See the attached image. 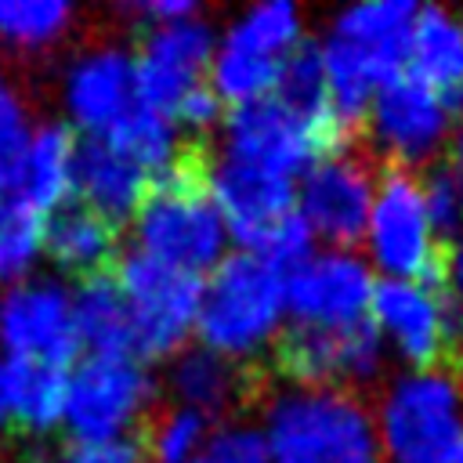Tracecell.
Here are the masks:
<instances>
[{"instance_id": "83f0119b", "label": "cell", "mask_w": 463, "mask_h": 463, "mask_svg": "<svg viewBox=\"0 0 463 463\" xmlns=\"http://www.w3.org/2000/svg\"><path fill=\"white\" fill-rule=\"evenodd\" d=\"M76 11L65 0H0V47L47 54L72 33Z\"/></svg>"}, {"instance_id": "7402d4cb", "label": "cell", "mask_w": 463, "mask_h": 463, "mask_svg": "<svg viewBox=\"0 0 463 463\" xmlns=\"http://www.w3.org/2000/svg\"><path fill=\"white\" fill-rule=\"evenodd\" d=\"M43 253L54 268L76 275L80 282L90 275H105L119 257V228L94 210L80 206L76 199L47 217L43 228Z\"/></svg>"}, {"instance_id": "8fae6325", "label": "cell", "mask_w": 463, "mask_h": 463, "mask_svg": "<svg viewBox=\"0 0 463 463\" xmlns=\"http://www.w3.org/2000/svg\"><path fill=\"white\" fill-rule=\"evenodd\" d=\"M0 347L7 362H47L72 369L80 358L72 289L43 275L11 282L0 293Z\"/></svg>"}, {"instance_id": "ffe728a7", "label": "cell", "mask_w": 463, "mask_h": 463, "mask_svg": "<svg viewBox=\"0 0 463 463\" xmlns=\"http://www.w3.org/2000/svg\"><path fill=\"white\" fill-rule=\"evenodd\" d=\"M405 72L427 83L449 105L452 119H463V14L423 4L409 33Z\"/></svg>"}, {"instance_id": "74e56055", "label": "cell", "mask_w": 463, "mask_h": 463, "mask_svg": "<svg viewBox=\"0 0 463 463\" xmlns=\"http://www.w3.org/2000/svg\"><path fill=\"white\" fill-rule=\"evenodd\" d=\"M445 163H449L452 170H459V174H463V119H456V127H452V134H449Z\"/></svg>"}, {"instance_id": "4316f807", "label": "cell", "mask_w": 463, "mask_h": 463, "mask_svg": "<svg viewBox=\"0 0 463 463\" xmlns=\"http://www.w3.org/2000/svg\"><path fill=\"white\" fill-rule=\"evenodd\" d=\"M177 123L170 119V116H163V112H156V109H148V105H141V101H134L127 112H123V119L101 137L109 148H116L123 159H130L141 174H148L152 181L156 177H163L188 148H181V141H177Z\"/></svg>"}, {"instance_id": "f546056e", "label": "cell", "mask_w": 463, "mask_h": 463, "mask_svg": "<svg viewBox=\"0 0 463 463\" xmlns=\"http://www.w3.org/2000/svg\"><path fill=\"white\" fill-rule=\"evenodd\" d=\"M217 423H210L203 412L184 405H156V412L145 420L137 441L145 452V463H192L203 445L210 441Z\"/></svg>"}, {"instance_id": "8d00e7d4", "label": "cell", "mask_w": 463, "mask_h": 463, "mask_svg": "<svg viewBox=\"0 0 463 463\" xmlns=\"http://www.w3.org/2000/svg\"><path fill=\"white\" fill-rule=\"evenodd\" d=\"M441 293L463 307V239L441 242Z\"/></svg>"}, {"instance_id": "603a6c76", "label": "cell", "mask_w": 463, "mask_h": 463, "mask_svg": "<svg viewBox=\"0 0 463 463\" xmlns=\"http://www.w3.org/2000/svg\"><path fill=\"white\" fill-rule=\"evenodd\" d=\"M76 148L80 137L69 123H36L22 159V192L43 217L76 199Z\"/></svg>"}, {"instance_id": "ab89813d", "label": "cell", "mask_w": 463, "mask_h": 463, "mask_svg": "<svg viewBox=\"0 0 463 463\" xmlns=\"http://www.w3.org/2000/svg\"><path fill=\"white\" fill-rule=\"evenodd\" d=\"M456 463H463V441H459V452H456Z\"/></svg>"}, {"instance_id": "f35d334b", "label": "cell", "mask_w": 463, "mask_h": 463, "mask_svg": "<svg viewBox=\"0 0 463 463\" xmlns=\"http://www.w3.org/2000/svg\"><path fill=\"white\" fill-rule=\"evenodd\" d=\"M11 427V394H7V362L0 358V434Z\"/></svg>"}, {"instance_id": "d590c367", "label": "cell", "mask_w": 463, "mask_h": 463, "mask_svg": "<svg viewBox=\"0 0 463 463\" xmlns=\"http://www.w3.org/2000/svg\"><path fill=\"white\" fill-rule=\"evenodd\" d=\"M58 463H145V452L137 438H123L109 445H72L58 456Z\"/></svg>"}, {"instance_id": "d6a6232c", "label": "cell", "mask_w": 463, "mask_h": 463, "mask_svg": "<svg viewBox=\"0 0 463 463\" xmlns=\"http://www.w3.org/2000/svg\"><path fill=\"white\" fill-rule=\"evenodd\" d=\"M192 463H271L264 434L250 423H224L210 434L203 452Z\"/></svg>"}, {"instance_id": "3957f363", "label": "cell", "mask_w": 463, "mask_h": 463, "mask_svg": "<svg viewBox=\"0 0 463 463\" xmlns=\"http://www.w3.org/2000/svg\"><path fill=\"white\" fill-rule=\"evenodd\" d=\"M286 275L253 253H228L203 282V307L195 322L199 347L250 365L282 333Z\"/></svg>"}, {"instance_id": "6da1fadb", "label": "cell", "mask_w": 463, "mask_h": 463, "mask_svg": "<svg viewBox=\"0 0 463 463\" xmlns=\"http://www.w3.org/2000/svg\"><path fill=\"white\" fill-rule=\"evenodd\" d=\"M257 405L271 463H383L376 416L354 391L264 383Z\"/></svg>"}, {"instance_id": "30bf717a", "label": "cell", "mask_w": 463, "mask_h": 463, "mask_svg": "<svg viewBox=\"0 0 463 463\" xmlns=\"http://www.w3.org/2000/svg\"><path fill=\"white\" fill-rule=\"evenodd\" d=\"M452 127L456 119L449 105L416 76L398 72L376 87L362 134L373 141V152L387 159V166L416 170L434 163L441 145H449Z\"/></svg>"}, {"instance_id": "d4e9b609", "label": "cell", "mask_w": 463, "mask_h": 463, "mask_svg": "<svg viewBox=\"0 0 463 463\" xmlns=\"http://www.w3.org/2000/svg\"><path fill=\"white\" fill-rule=\"evenodd\" d=\"M416 4L409 0H376V4H358L336 14L329 36L347 40L373 54L391 76L405 72V51H409V33L416 22Z\"/></svg>"}, {"instance_id": "f1b7e54d", "label": "cell", "mask_w": 463, "mask_h": 463, "mask_svg": "<svg viewBox=\"0 0 463 463\" xmlns=\"http://www.w3.org/2000/svg\"><path fill=\"white\" fill-rule=\"evenodd\" d=\"M47 217L25 199L22 188L0 192V282H22L33 275V264L43 253Z\"/></svg>"}, {"instance_id": "484cf974", "label": "cell", "mask_w": 463, "mask_h": 463, "mask_svg": "<svg viewBox=\"0 0 463 463\" xmlns=\"http://www.w3.org/2000/svg\"><path fill=\"white\" fill-rule=\"evenodd\" d=\"M7 362V358H4ZM69 376L65 365L47 362H7V394H11V423L25 434H51L65 420L69 402Z\"/></svg>"}, {"instance_id": "ac0fdd59", "label": "cell", "mask_w": 463, "mask_h": 463, "mask_svg": "<svg viewBox=\"0 0 463 463\" xmlns=\"http://www.w3.org/2000/svg\"><path fill=\"white\" fill-rule=\"evenodd\" d=\"M134 101V58L127 47L90 43L69 58L61 72V105L69 127L83 137H105Z\"/></svg>"}, {"instance_id": "cb8c5ba5", "label": "cell", "mask_w": 463, "mask_h": 463, "mask_svg": "<svg viewBox=\"0 0 463 463\" xmlns=\"http://www.w3.org/2000/svg\"><path fill=\"white\" fill-rule=\"evenodd\" d=\"M72 326L80 351L98 358H134V329L112 271L90 275L72 289Z\"/></svg>"}, {"instance_id": "2e32d148", "label": "cell", "mask_w": 463, "mask_h": 463, "mask_svg": "<svg viewBox=\"0 0 463 463\" xmlns=\"http://www.w3.org/2000/svg\"><path fill=\"white\" fill-rule=\"evenodd\" d=\"M373 322L412 369H441L452 362L456 304L423 282L383 279L373 289Z\"/></svg>"}, {"instance_id": "1f68e13d", "label": "cell", "mask_w": 463, "mask_h": 463, "mask_svg": "<svg viewBox=\"0 0 463 463\" xmlns=\"http://www.w3.org/2000/svg\"><path fill=\"white\" fill-rule=\"evenodd\" d=\"M423 195H427L434 235H441V242L463 239V174L452 170L445 159L430 163L423 177Z\"/></svg>"}, {"instance_id": "5b68a950", "label": "cell", "mask_w": 463, "mask_h": 463, "mask_svg": "<svg viewBox=\"0 0 463 463\" xmlns=\"http://www.w3.org/2000/svg\"><path fill=\"white\" fill-rule=\"evenodd\" d=\"M159 383L141 358H98L83 354L69 376L65 434L72 445L123 441L130 427H145L156 412Z\"/></svg>"}, {"instance_id": "277c9868", "label": "cell", "mask_w": 463, "mask_h": 463, "mask_svg": "<svg viewBox=\"0 0 463 463\" xmlns=\"http://www.w3.org/2000/svg\"><path fill=\"white\" fill-rule=\"evenodd\" d=\"M383 463H456L463 441V376L456 365L412 369L380 394Z\"/></svg>"}, {"instance_id": "7a4b0ae2", "label": "cell", "mask_w": 463, "mask_h": 463, "mask_svg": "<svg viewBox=\"0 0 463 463\" xmlns=\"http://www.w3.org/2000/svg\"><path fill=\"white\" fill-rule=\"evenodd\" d=\"M130 224L134 250L166 268L203 279V271L224 260L228 228L203 181V141L188 145V152L152 181Z\"/></svg>"}, {"instance_id": "ba28073f", "label": "cell", "mask_w": 463, "mask_h": 463, "mask_svg": "<svg viewBox=\"0 0 463 463\" xmlns=\"http://www.w3.org/2000/svg\"><path fill=\"white\" fill-rule=\"evenodd\" d=\"M387 365L383 333L373 318L351 326H289L271 347V373L297 387H340L362 394Z\"/></svg>"}, {"instance_id": "4fadbf2b", "label": "cell", "mask_w": 463, "mask_h": 463, "mask_svg": "<svg viewBox=\"0 0 463 463\" xmlns=\"http://www.w3.org/2000/svg\"><path fill=\"white\" fill-rule=\"evenodd\" d=\"M376 195V174L358 145L318 159L297 184V210L329 250H351L365 239Z\"/></svg>"}, {"instance_id": "44dd1931", "label": "cell", "mask_w": 463, "mask_h": 463, "mask_svg": "<svg viewBox=\"0 0 463 463\" xmlns=\"http://www.w3.org/2000/svg\"><path fill=\"white\" fill-rule=\"evenodd\" d=\"M152 177L141 174L130 159L109 148L101 137H83L76 148V203L112 221L116 228L134 221Z\"/></svg>"}, {"instance_id": "836d02e7", "label": "cell", "mask_w": 463, "mask_h": 463, "mask_svg": "<svg viewBox=\"0 0 463 463\" xmlns=\"http://www.w3.org/2000/svg\"><path fill=\"white\" fill-rule=\"evenodd\" d=\"M174 123L192 130V134H210L217 123H224V101L217 98V90L210 83H199L192 87L177 109H174Z\"/></svg>"}, {"instance_id": "e0dca14e", "label": "cell", "mask_w": 463, "mask_h": 463, "mask_svg": "<svg viewBox=\"0 0 463 463\" xmlns=\"http://www.w3.org/2000/svg\"><path fill=\"white\" fill-rule=\"evenodd\" d=\"M373 268L354 250L311 253L286 275V311L297 326H351L373 304Z\"/></svg>"}, {"instance_id": "9a60e30c", "label": "cell", "mask_w": 463, "mask_h": 463, "mask_svg": "<svg viewBox=\"0 0 463 463\" xmlns=\"http://www.w3.org/2000/svg\"><path fill=\"white\" fill-rule=\"evenodd\" d=\"M217 54L213 29L195 14L145 29L134 54V94L141 105L174 119L177 101L203 83Z\"/></svg>"}, {"instance_id": "9c48e42d", "label": "cell", "mask_w": 463, "mask_h": 463, "mask_svg": "<svg viewBox=\"0 0 463 463\" xmlns=\"http://www.w3.org/2000/svg\"><path fill=\"white\" fill-rule=\"evenodd\" d=\"M300 43V14L286 0L250 7L217 43L210 61V87L232 109L260 101L275 90L282 61Z\"/></svg>"}, {"instance_id": "d6986e66", "label": "cell", "mask_w": 463, "mask_h": 463, "mask_svg": "<svg viewBox=\"0 0 463 463\" xmlns=\"http://www.w3.org/2000/svg\"><path fill=\"white\" fill-rule=\"evenodd\" d=\"M268 383V373L257 365L228 362L206 347H184L170 358L166 391L174 405L203 412L210 423H224L232 412L253 405Z\"/></svg>"}, {"instance_id": "52a82bcc", "label": "cell", "mask_w": 463, "mask_h": 463, "mask_svg": "<svg viewBox=\"0 0 463 463\" xmlns=\"http://www.w3.org/2000/svg\"><path fill=\"white\" fill-rule=\"evenodd\" d=\"M369 257L387 279L441 289V242L430 224L423 181L412 170L383 166L365 228Z\"/></svg>"}, {"instance_id": "4dcf8cb0", "label": "cell", "mask_w": 463, "mask_h": 463, "mask_svg": "<svg viewBox=\"0 0 463 463\" xmlns=\"http://www.w3.org/2000/svg\"><path fill=\"white\" fill-rule=\"evenodd\" d=\"M33 130L36 119L25 87L7 69H0V192L22 188V159Z\"/></svg>"}, {"instance_id": "e575fe53", "label": "cell", "mask_w": 463, "mask_h": 463, "mask_svg": "<svg viewBox=\"0 0 463 463\" xmlns=\"http://www.w3.org/2000/svg\"><path fill=\"white\" fill-rule=\"evenodd\" d=\"M119 14L137 18L141 29H152V25H170V22H181V18H195L199 4H192V0H134V4H119Z\"/></svg>"}, {"instance_id": "7c38bea8", "label": "cell", "mask_w": 463, "mask_h": 463, "mask_svg": "<svg viewBox=\"0 0 463 463\" xmlns=\"http://www.w3.org/2000/svg\"><path fill=\"white\" fill-rule=\"evenodd\" d=\"M221 156L264 166L282 177L307 174L318 159L336 156V148L297 112H289L275 94L239 105L221 123Z\"/></svg>"}, {"instance_id": "8992f818", "label": "cell", "mask_w": 463, "mask_h": 463, "mask_svg": "<svg viewBox=\"0 0 463 463\" xmlns=\"http://www.w3.org/2000/svg\"><path fill=\"white\" fill-rule=\"evenodd\" d=\"M112 275L123 289L130 329H134V358L156 362L184 351V340L195 333L203 307V279L166 268L137 250L116 257Z\"/></svg>"}, {"instance_id": "5bb4252c", "label": "cell", "mask_w": 463, "mask_h": 463, "mask_svg": "<svg viewBox=\"0 0 463 463\" xmlns=\"http://www.w3.org/2000/svg\"><path fill=\"white\" fill-rule=\"evenodd\" d=\"M203 181L206 192L224 217L228 239L239 242L242 253H253L257 242L297 210V184L293 177L271 174L253 163H239L228 156H206L203 145Z\"/></svg>"}]
</instances>
